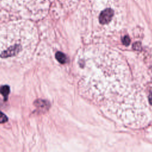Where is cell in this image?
Segmentation results:
<instances>
[{
  "label": "cell",
  "instance_id": "obj_1",
  "mask_svg": "<svg viewBox=\"0 0 152 152\" xmlns=\"http://www.w3.org/2000/svg\"><path fill=\"white\" fill-rule=\"evenodd\" d=\"M80 62L83 91L110 118L144 94L134 86L128 64L115 49L92 46L84 52Z\"/></svg>",
  "mask_w": 152,
  "mask_h": 152
},
{
  "label": "cell",
  "instance_id": "obj_2",
  "mask_svg": "<svg viewBox=\"0 0 152 152\" xmlns=\"http://www.w3.org/2000/svg\"><path fill=\"white\" fill-rule=\"evenodd\" d=\"M37 42L35 33L32 31L9 30L0 34V61L21 60L33 52Z\"/></svg>",
  "mask_w": 152,
  "mask_h": 152
},
{
  "label": "cell",
  "instance_id": "obj_3",
  "mask_svg": "<svg viewBox=\"0 0 152 152\" xmlns=\"http://www.w3.org/2000/svg\"><path fill=\"white\" fill-rule=\"evenodd\" d=\"M114 15L113 11L110 8H106L102 11L99 17V22L102 26L109 24L112 20Z\"/></svg>",
  "mask_w": 152,
  "mask_h": 152
},
{
  "label": "cell",
  "instance_id": "obj_4",
  "mask_svg": "<svg viewBox=\"0 0 152 152\" xmlns=\"http://www.w3.org/2000/svg\"><path fill=\"white\" fill-rule=\"evenodd\" d=\"M56 58L58 59V61L61 62V63H64L65 62V60H66V58L64 55V54L61 53V52H59L57 55H56Z\"/></svg>",
  "mask_w": 152,
  "mask_h": 152
},
{
  "label": "cell",
  "instance_id": "obj_5",
  "mask_svg": "<svg viewBox=\"0 0 152 152\" xmlns=\"http://www.w3.org/2000/svg\"><path fill=\"white\" fill-rule=\"evenodd\" d=\"M7 121V116L4 113H2V112H0V123L5 122Z\"/></svg>",
  "mask_w": 152,
  "mask_h": 152
}]
</instances>
